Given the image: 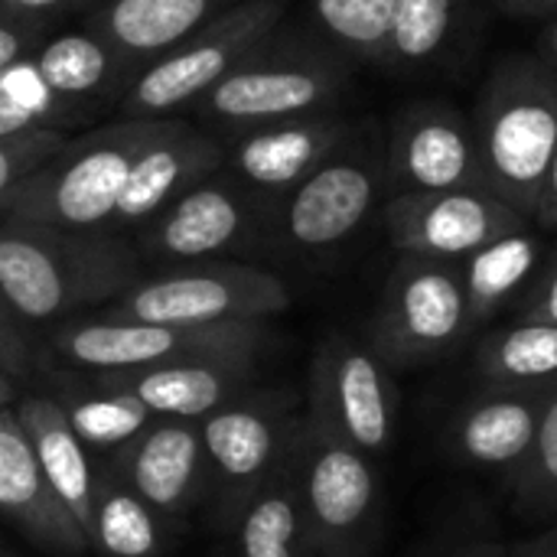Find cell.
I'll return each instance as SVG.
<instances>
[{"instance_id": "cell-1", "label": "cell", "mask_w": 557, "mask_h": 557, "mask_svg": "<svg viewBox=\"0 0 557 557\" xmlns=\"http://www.w3.org/2000/svg\"><path fill=\"white\" fill-rule=\"evenodd\" d=\"M140 281V255L117 232L0 219V297L20 323H49L117 300Z\"/></svg>"}, {"instance_id": "cell-2", "label": "cell", "mask_w": 557, "mask_h": 557, "mask_svg": "<svg viewBox=\"0 0 557 557\" xmlns=\"http://www.w3.org/2000/svg\"><path fill=\"white\" fill-rule=\"evenodd\" d=\"M470 121L483 189L532 222L557 150V72L539 55L499 62Z\"/></svg>"}, {"instance_id": "cell-3", "label": "cell", "mask_w": 557, "mask_h": 557, "mask_svg": "<svg viewBox=\"0 0 557 557\" xmlns=\"http://www.w3.org/2000/svg\"><path fill=\"white\" fill-rule=\"evenodd\" d=\"M352 85V62L313 29H271L193 111L228 134L287 117L323 114Z\"/></svg>"}, {"instance_id": "cell-4", "label": "cell", "mask_w": 557, "mask_h": 557, "mask_svg": "<svg viewBox=\"0 0 557 557\" xmlns=\"http://www.w3.org/2000/svg\"><path fill=\"white\" fill-rule=\"evenodd\" d=\"M166 117H124L78 137L46 160L0 209V219L36 222L75 232H111V215L137 157L160 134Z\"/></svg>"}, {"instance_id": "cell-5", "label": "cell", "mask_w": 557, "mask_h": 557, "mask_svg": "<svg viewBox=\"0 0 557 557\" xmlns=\"http://www.w3.org/2000/svg\"><path fill=\"white\" fill-rule=\"evenodd\" d=\"M290 467L310 557L372 555L382 519L375 460L304 418Z\"/></svg>"}, {"instance_id": "cell-6", "label": "cell", "mask_w": 557, "mask_h": 557, "mask_svg": "<svg viewBox=\"0 0 557 557\" xmlns=\"http://www.w3.org/2000/svg\"><path fill=\"white\" fill-rule=\"evenodd\" d=\"M268 323H222V326H176L88 317L65 323L49 346L75 369L104 375L176 362H228L255 366L268 346Z\"/></svg>"}, {"instance_id": "cell-7", "label": "cell", "mask_w": 557, "mask_h": 557, "mask_svg": "<svg viewBox=\"0 0 557 557\" xmlns=\"http://www.w3.org/2000/svg\"><path fill=\"white\" fill-rule=\"evenodd\" d=\"M287 3L290 0H235L176 49L144 65L117 98L121 114L160 121L180 108H193L284 23Z\"/></svg>"}, {"instance_id": "cell-8", "label": "cell", "mask_w": 557, "mask_h": 557, "mask_svg": "<svg viewBox=\"0 0 557 557\" xmlns=\"http://www.w3.org/2000/svg\"><path fill=\"white\" fill-rule=\"evenodd\" d=\"M287 307L290 290L277 274L235 261H196L176 264L157 277H140L101 317L176 326H222L268 323Z\"/></svg>"}, {"instance_id": "cell-9", "label": "cell", "mask_w": 557, "mask_h": 557, "mask_svg": "<svg viewBox=\"0 0 557 557\" xmlns=\"http://www.w3.org/2000/svg\"><path fill=\"white\" fill-rule=\"evenodd\" d=\"M470 330L460 264L401 255L392 268L369 346L388 369H414L450 356Z\"/></svg>"}, {"instance_id": "cell-10", "label": "cell", "mask_w": 557, "mask_h": 557, "mask_svg": "<svg viewBox=\"0 0 557 557\" xmlns=\"http://www.w3.org/2000/svg\"><path fill=\"white\" fill-rule=\"evenodd\" d=\"M385 189V147L372 127H352L343 147L268 212L290 251H330L352 238Z\"/></svg>"}, {"instance_id": "cell-11", "label": "cell", "mask_w": 557, "mask_h": 557, "mask_svg": "<svg viewBox=\"0 0 557 557\" xmlns=\"http://www.w3.org/2000/svg\"><path fill=\"white\" fill-rule=\"evenodd\" d=\"M307 418L369 460L388 457L401 421L392 369L372 346L343 333L326 336L310 369Z\"/></svg>"}, {"instance_id": "cell-12", "label": "cell", "mask_w": 557, "mask_h": 557, "mask_svg": "<svg viewBox=\"0 0 557 557\" xmlns=\"http://www.w3.org/2000/svg\"><path fill=\"white\" fill-rule=\"evenodd\" d=\"M304 418H294L284 395H242L238 401L196 421L206 447L209 476L219 490L225 519H238L248 499L284 470Z\"/></svg>"}, {"instance_id": "cell-13", "label": "cell", "mask_w": 557, "mask_h": 557, "mask_svg": "<svg viewBox=\"0 0 557 557\" xmlns=\"http://www.w3.org/2000/svg\"><path fill=\"white\" fill-rule=\"evenodd\" d=\"M382 219L392 245L401 255L454 264L509 232L535 225L486 189L398 193L385 202Z\"/></svg>"}, {"instance_id": "cell-14", "label": "cell", "mask_w": 557, "mask_h": 557, "mask_svg": "<svg viewBox=\"0 0 557 557\" xmlns=\"http://www.w3.org/2000/svg\"><path fill=\"white\" fill-rule=\"evenodd\" d=\"M385 189L444 193L483 189L473 121L447 101H414L392 117Z\"/></svg>"}, {"instance_id": "cell-15", "label": "cell", "mask_w": 557, "mask_h": 557, "mask_svg": "<svg viewBox=\"0 0 557 557\" xmlns=\"http://www.w3.org/2000/svg\"><path fill=\"white\" fill-rule=\"evenodd\" d=\"M261 209L264 206L258 199L219 170L180 193L137 228V255L166 264L212 261L215 255L242 248L255 235Z\"/></svg>"}, {"instance_id": "cell-16", "label": "cell", "mask_w": 557, "mask_h": 557, "mask_svg": "<svg viewBox=\"0 0 557 557\" xmlns=\"http://www.w3.org/2000/svg\"><path fill=\"white\" fill-rule=\"evenodd\" d=\"M352 127L356 124L349 117L323 111L235 131L232 140L222 144V173L271 212L277 199H284L343 147Z\"/></svg>"}, {"instance_id": "cell-17", "label": "cell", "mask_w": 557, "mask_h": 557, "mask_svg": "<svg viewBox=\"0 0 557 557\" xmlns=\"http://www.w3.org/2000/svg\"><path fill=\"white\" fill-rule=\"evenodd\" d=\"M552 395L555 388H480L447 428L454 457L512 480L539 444Z\"/></svg>"}, {"instance_id": "cell-18", "label": "cell", "mask_w": 557, "mask_h": 557, "mask_svg": "<svg viewBox=\"0 0 557 557\" xmlns=\"http://www.w3.org/2000/svg\"><path fill=\"white\" fill-rule=\"evenodd\" d=\"M111 470L163 519L183 516L209 480L196 421L153 418L131 444L114 450Z\"/></svg>"}, {"instance_id": "cell-19", "label": "cell", "mask_w": 557, "mask_h": 557, "mask_svg": "<svg viewBox=\"0 0 557 557\" xmlns=\"http://www.w3.org/2000/svg\"><path fill=\"white\" fill-rule=\"evenodd\" d=\"M222 163L225 147L219 137L176 117H166L160 134L147 144V150L131 170V180L111 215V232L121 235L127 228H140L180 193L215 176Z\"/></svg>"}, {"instance_id": "cell-20", "label": "cell", "mask_w": 557, "mask_h": 557, "mask_svg": "<svg viewBox=\"0 0 557 557\" xmlns=\"http://www.w3.org/2000/svg\"><path fill=\"white\" fill-rule=\"evenodd\" d=\"M0 516L49 552L82 555L91 548L88 535L52 496L13 408L0 411Z\"/></svg>"}, {"instance_id": "cell-21", "label": "cell", "mask_w": 557, "mask_h": 557, "mask_svg": "<svg viewBox=\"0 0 557 557\" xmlns=\"http://www.w3.org/2000/svg\"><path fill=\"white\" fill-rule=\"evenodd\" d=\"M251 379H255V366H228V362H176V366L95 375L98 385L137 398L153 418H180V421H202L212 411L238 401Z\"/></svg>"}, {"instance_id": "cell-22", "label": "cell", "mask_w": 557, "mask_h": 557, "mask_svg": "<svg viewBox=\"0 0 557 557\" xmlns=\"http://www.w3.org/2000/svg\"><path fill=\"white\" fill-rule=\"evenodd\" d=\"M225 7L232 0H101L91 7L85 26L121 55L134 78Z\"/></svg>"}, {"instance_id": "cell-23", "label": "cell", "mask_w": 557, "mask_h": 557, "mask_svg": "<svg viewBox=\"0 0 557 557\" xmlns=\"http://www.w3.org/2000/svg\"><path fill=\"white\" fill-rule=\"evenodd\" d=\"M13 411H16V418H20V424H23V431L36 450V463H39L52 496L65 506V512L88 535L98 473L91 470L88 447L69 428L59 398L29 395Z\"/></svg>"}, {"instance_id": "cell-24", "label": "cell", "mask_w": 557, "mask_h": 557, "mask_svg": "<svg viewBox=\"0 0 557 557\" xmlns=\"http://www.w3.org/2000/svg\"><path fill=\"white\" fill-rule=\"evenodd\" d=\"M33 62L42 82L69 104L91 111L104 101H117L131 85V72L121 55L88 26L49 33Z\"/></svg>"}, {"instance_id": "cell-25", "label": "cell", "mask_w": 557, "mask_h": 557, "mask_svg": "<svg viewBox=\"0 0 557 557\" xmlns=\"http://www.w3.org/2000/svg\"><path fill=\"white\" fill-rule=\"evenodd\" d=\"M545 255L548 248L542 235L532 225H525L519 232H509L490 242L486 248L460 261L463 290H467V317H470L473 333L493 317H499L506 307H516L525 297Z\"/></svg>"}, {"instance_id": "cell-26", "label": "cell", "mask_w": 557, "mask_h": 557, "mask_svg": "<svg viewBox=\"0 0 557 557\" xmlns=\"http://www.w3.org/2000/svg\"><path fill=\"white\" fill-rule=\"evenodd\" d=\"M480 388H557V326L512 320L486 333L473 352Z\"/></svg>"}, {"instance_id": "cell-27", "label": "cell", "mask_w": 557, "mask_h": 557, "mask_svg": "<svg viewBox=\"0 0 557 557\" xmlns=\"http://www.w3.org/2000/svg\"><path fill=\"white\" fill-rule=\"evenodd\" d=\"M88 545L104 557H157L163 552L160 516L111 467L95 483Z\"/></svg>"}, {"instance_id": "cell-28", "label": "cell", "mask_w": 557, "mask_h": 557, "mask_svg": "<svg viewBox=\"0 0 557 557\" xmlns=\"http://www.w3.org/2000/svg\"><path fill=\"white\" fill-rule=\"evenodd\" d=\"M235 522L238 557H310L290 460L248 499Z\"/></svg>"}, {"instance_id": "cell-29", "label": "cell", "mask_w": 557, "mask_h": 557, "mask_svg": "<svg viewBox=\"0 0 557 557\" xmlns=\"http://www.w3.org/2000/svg\"><path fill=\"white\" fill-rule=\"evenodd\" d=\"M398 3L401 0H310L313 33L349 62L382 69Z\"/></svg>"}, {"instance_id": "cell-30", "label": "cell", "mask_w": 557, "mask_h": 557, "mask_svg": "<svg viewBox=\"0 0 557 557\" xmlns=\"http://www.w3.org/2000/svg\"><path fill=\"white\" fill-rule=\"evenodd\" d=\"M467 0H401L388 36V72H421L434 65L454 39Z\"/></svg>"}, {"instance_id": "cell-31", "label": "cell", "mask_w": 557, "mask_h": 557, "mask_svg": "<svg viewBox=\"0 0 557 557\" xmlns=\"http://www.w3.org/2000/svg\"><path fill=\"white\" fill-rule=\"evenodd\" d=\"M88 111L62 101L39 75L33 55L0 72V137L36 131V127H75Z\"/></svg>"}, {"instance_id": "cell-32", "label": "cell", "mask_w": 557, "mask_h": 557, "mask_svg": "<svg viewBox=\"0 0 557 557\" xmlns=\"http://www.w3.org/2000/svg\"><path fill=\"white\" fill-rule=\"evenodd\" d=\"M59 405L75 437L91 450L114 454L153 421V414L137 398L104 385H98L95 392H75L69 398H59Z\"/></svg>"}, {"instance_id": "cell-33", "label": "cell", "mask_w": 557, "mask_h": 557, "mask_svg": "<svg viewBox=\"0 0 557 557\" xmlns=\"http://www.w3.org/2000/svg\"><path fill=\"white\" fill-rule=\"evenodd\" d=\"M509 483L525 516H557V388L532 457Z\"/></svg>"}, {"instance_id": "cell-34", "label": "cell", "mask_w": 557, "mask_h": 557, "mask_svg": "<svg viewBox=\"0 0 557 557\" xmlns=\"http://www.w3.org/2000/svg\"><path fill=\"white\" fill-rule=\"evenodd\" d=\"M65 140L69 134L55 127H36L0 137V209L46 160H52L62 150Z\"/></svg>"}, {"instance_id": "cell-35", "label": "cell", "mask_w": 557, "mask_h": 557, "mask_svg": "<svg viewBox=\"0 0 557 557\" xmlns=\"http://www.w3.org/2000/svg\"><path fill=\"white\" fill-rule=\"evenodd\" d=\"M512 320H532V323H552L557 326V248H552L525 290V297L512 307Z\"/></svg>"}, {"instance_id": "cell-36", "label": "cell", "mask_w": 557, "mask_h": 557, "mask_svg": "<svg viewBox=\"0 0 557 557\" xmlns=\"http://www.w3.org/2000/svg\"><path fill=\"white\" fill-rule=\"evenodd\" d=\"M52 33L49 23H33V20H20L0 10V72L26 55H33L39 49V42Z\"/></svg>"}, {"instance_id": "cell-37", "label": "cell", "mask_w": 557, "mask_h": 557, "mask_svg": "<svg viewBox=\"0 0 557 557\" xmlns=\"http://www.w3.org/2000/svg\"><path fill=\"white\" fill-rule=\"evenodd\" d=\"M29 362H33V349H29L26 330H23L20 317L0 297V372L16 379V375L29 372Z\"/></svg>"}, {"instance_id": "cell-38", "label": "cell", "mask_w": 557, "mask_h": 557, "mask_svg": "<svg viewBox=\"0 0 557 557\" xmlns=\"http://www.w3.org/2000/svg\"><path fill=\"white\" fill-rule=\"evenodd\" d=\"M78 0H0V10L20 20H33V23H55L62 13L75 10Z\"/></svg>"}, {"instance_id": "cell-39", "label": "cell", "mask_w": 557, "mask_h": 557, "mask_svg": "<svg viewBox=\"0 0 557 557\" xmlns=\"http://www.w3.org/2000/svg\"><path fill=\"white\" fill-rule=\"evenodd\" d=\"M532 222L539 228H545V232H557V150L552 157V166H548V176H545V186H542L539 209H535Z\"/></svg>"}, {"instance_id": "cell-40", "label": "cell", "mask_w": 557, "mask_h": 557, "mask_svg": "<svg viewBox=\"0 0 557 557\" xmlns=\"http://www.w3.org/2000/svg\"><path fill=\"white\" fill-rule=\"evenodd\" d=\"M509 557H557V522L545 535H539V539L525 542L522 548L509 552Z\"/></svg>"}, {"instance_id": "cell-41", "label": "cell", "mask_w": 557, "mask_h": 557, "mask_svg": "<svg viewBox=\"0 0 557 557\" xmlns=\"http://www.w3.org/2000/svg\"><path fill=\"white\" fill-rule=\"evenodd\" d=\"M496 3L522 16H555L557 13V0H496Z\"/></svg>"}, {"instance_id": "cell-42", "label": "cell", "mask_w": 557, "mask_h": 557, "mask_svg": "<svg viewBox=\"0 0 557 557\" xmlns=\"http://www.w3.org/2000/svg\"><path fill=\"white\" fill-rule=\"evenodd\" d=\"M539 59H542V62H548V65H552V69L557 72V13L552 16L548 29H545V36H542V46H539Z\"/></svg>"}, {"instance_id": "cell-43", "label": "cell", "mask_w": 557, "mask_h": 557, "mask_svg": "<svg viewBox=\"0 0 557 557\" xmlns=\"http://www.w3.org/2000/svg\"><path fill=\"white\" fill-rule=\"evenodd\" d=\"M460 557H509V548H503V545H473L470 552H463Z\"/></svg>"}, {"instance_id": "cell-44", "label": "cell", "mask_w": 557, "mask_h": 557, "mask_svg": "<svg viewBox=\"0 0 557 557\" xmlns=\"http://www.w3.org/2000/svg\"><path fill=\"white\" fill-rule=\"evenodd\" d=\"M13 395H16V392H13V379L0 372V411H7V408H10Z\"/></svg>"}, {"instance_id": "cell-45", "label": "cell", "mask_w": 557, "mask_h": 557, "mask_svg": "<svg viewBox=\"0 0 557 557\" xmlns=\"http://www.w3.org/2000/svg\"><path fill=\"white\" fill-rule=\"evenodd\" d=\"M95 3H101V0H78V7H95Z\"/></svg>"}]
</instances>
